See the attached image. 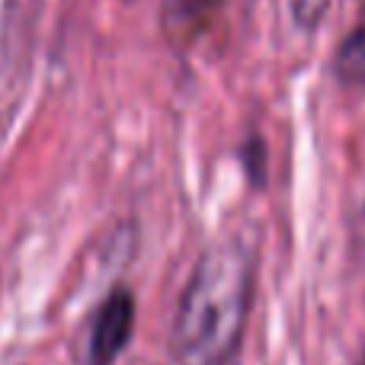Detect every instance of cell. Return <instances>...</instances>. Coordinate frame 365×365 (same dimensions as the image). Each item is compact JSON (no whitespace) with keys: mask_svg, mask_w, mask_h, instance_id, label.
<instances>
[{"mask_svg":"<svg viewBox=\"0 0 365 365\" xmlns=\"http://www.w3.org/2000/svg\"><path fill=\"white\" fill-rule=\"evenodd\" d=\"M253 304V253L221 237L199 253L173 314L170 346L180 365H231Z\"/></svg>","mask_w":365,"mask_h":365,"instance_id":"cell-1","label":"cell"},{"mask_svg":"<svg viewBox=\"0 0 365 365\" xmlns=\"http://www.w3.org/2000/svg\"><path fill=\"white\" fill-rule=\"evenodd\" d=\"M135 334V295L128 285H113L100 302L87 336V365H113Z\"/></svg>","mask_w":365,"mask_h":365,"instance_id":"cell-2","label":"cell"},{"mask_svg":"<svg viewBox=\"0 0 365 365\" xmlns=\"http://www.w3.org/2000/svg\"><path fill=\"white\" fill-rule=\"evenodd\" d=\"M225 0H164L160 23L173 45H189L212 26Z\"/></svg>","mask_w":365,"mask_h":365,"instance_id":"cell-3","label":"cell"},{"mask_svg":"<svg viewBox=\"0 0 365 365\" xmlns=\"http://www.w3.org/2000/svg\"><path fill=\"white\" fill-rule=\"evenodd\" d=\"M334 71L343 87H365V13L356 23V29L336 48Z\"/></svg>","mask_w":365,"mask_h":365,"instance_id":"cell-4","label":"cell"},{"mask_svg":"<svg viewBox=\"0 0 365 365\" xmlns=\"http://www.w3.org/2000/svg\"><path fill=\"white\" fill-rule=\"evenodd\" d=\"M330 0H295V19L302 26H317V19L324 16V10H327Z\"/></svg>","mask_w":365,"mask_h":365,"instance_id":"cell-5","label":"cell"},{"mask_svg":"<svg viewBox=\"0 0 365 365\" xmlns=\"http://www.w3.org/2000/svg\"><path fill=\"white\" fill-rule=\"evenodd\" d=\"M362 365H365V362H362Z\"/></svg>","mask_w":365,"mask_h":365,"instance_id":"cell-6","label":"cell"}]
</instances>
